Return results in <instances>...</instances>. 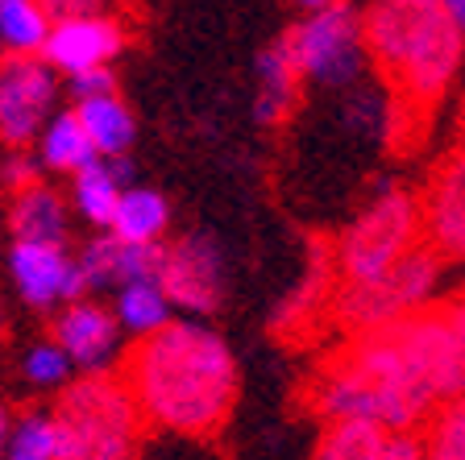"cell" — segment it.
I'll use <instances>...</instances> for the list:
<instances>
[{
    "label": "cell",
    "instance_id": "5b68a950",
    "mask_svg": "<svg viewBox=\"0 0 465 460\" xmlns=\"http://www.w3.org/2000/svg\"><path fill=\"white\" fill-rule=\"evenodd\" d=\"M420 232H424V208L416 195L403 187H382L337 237L332 250L337 282H361L382 274L403 253L416 250Z\"/></svg>",
    "mask_w": 465,
    "mask_h": 460
},
{
    "label": "cell",
    "instance_id": "603a6c76",
    "mask_svg": "<svg viewBox=\"0 0 465 460\" xmlns=\"http://www.w3.org/2000/svg\"><path fill=\"white\" fill-rule=\"evenodd\" d=\"M50 17L42 0H0V46L5 54H42L50 38Z\"/></svg>",
    "mask_w": 465,
    "mask_h": 460
},
{
    "label": "cell",
    "instance_id": "4fadbf2b",
    "mask_svg": "<svg viewBox=\"0 0 465 460\" xmlns=\"http://www.w3.org/2000/svg\"><path fill=\"white\" fill-rule=\"evenodd\" d=\"M87 290H116L137 279H158L163 269V240H125L113 229H96V237L75 253Z\"/></svg>",
    "mask_w": 465,
    "mask_h": 460
},
{
    "label": "cell",
    "instance_id": "4316f807",
    "mask_svg": "<svg viewBox=\"0 0 465 460\" xmlns=\"http://www.w3.org/2000/svg\"><path fill=\"white\" fill-rule=\"evenodd\" d=\"M0 179H5L9 191H21V187L42 179V158H34V153H25V145H17V150L5 158V166H0Z\"/></svg>",
    "mask_w": 465,
    "mask_h": 460
},
{
    "label": "cell",
    "instance_id": "d4e9b609",
    "mask_svg": "<svg viewBox=\"0 0 465 460\" xmlns=\"http://www.w3.org/2000/svg\"><path fill=\"white\" fill-rule=\"evenodd\" d=\"M21 374H25L29 386H42V390H58L75 377V361L67 357V348L58 340H38L21 357Z\"/></svg>",
    "mask_w": 465,
    "mask_h": 460
},
{
    "label": "cell",
    "instance_id": "6da1fadb",
    "mask_svg": "<svg viewBox=\"0 0 465 460\" xmlns=\"http://www.w3.org/2000/svg\"><path fill=\"white\" fill-rule=\"evenodd\" d=\"M125 382L134 386L145 423L183 440L221 436L242 390L232 348L195 316L142 336L125 357Z\"/></svg>",
    "mask_w": 465,
    "mask_h": 460
},
{
    "label": "cell",
    "instance_id": "44dd1931",
    "mask_svg": "<svg viewBox=\"0 0 465 460\" xmlns=\"http://www.w3.org/2000/svg\"><path fill=\"white\" fill-rule=\"evenodd\" d=\"M13 460H75L67 427L58 423L54 411H29L13 419V436H9V452Z\"/></svg>",
    "mask_w": 465,
    "mask_h": 460
},
{
    "label": "cell",
    "instance_id": "d6986e66",
    "mask_svg": "<svg viewBox=\"0 0 465 460\" xmlns=\"http://www.w3.org/2000/svg\"><path fill=\"white\" fill-rule=\"evenodd\" d=\"M113 311H116V319H121V328H125V336H134V340L158 332V328H166L174 319V303L158 279H137V282L116 287Z\"/></svg>",
    "mask_w": 465,
    "mask_h": 460
},
{
    "label": "cell",
    "instance_id": "e0dca14e",
    "mask_svg": "<svg viewBox=\"0 0 465 460\" xmlns=\"http://www.w3.org/2000/svg\"><path fill=\"white\" fill-rule=\"evenodd\" d=\"M75 113H79V121H84L92 145H96V153H104V158H121V153L134 150L137 116L116 92H108V96H92V100H75Z\"/></svg>",
    "mask_w": 465,
    "mask_h": 460
},
{
    "label": "cell",
    "instance_id": "836d02e7",
    "mask_svg": "<svg viewBox=\"0 0 465 460\" xmlns=\"http://www.w3.org/2000/svg\"><path fill=\"white\" fill-rule=\"evenodd\" d=\"M461 125H465V92H461Z\"/></svg>",
    "mask_w": 465,
    "mask_h": 460
},
{
    "label": "cell",
    "instance_id": "f546056e",
    "mask_svg": "<svg viewBox=\"0 0 465 460\" xmlns=\"http://www.w3.org/2000/svg\"><path fill=\"white\" fill-rule=\"evenodd\" d=\"M9 436H13V415L0 406V456L9 452Z\"/></svg>",
    "mask_w": 465,
    "mask_h": 460
},
{
    "label": "cell",
    "instance_id": "9a60e30c",
    "mask_svg": "<svg viewBox=\"0 0 465 460\" xmlns=\"http://www.w3.org/2000/svg\"><path fill=\"white\" fill-rule=\"evenodd\" d=\"M300 87H303V75L295 67V54H291L287 38L271 42L258 54V63H253V116L262 125L287 121L295 100H300Z\"/></svg>",
    "mask_w": 465,
    "mask_h": 460
},
{
    "label": "cell",
    "instance_id": "277c9868",
    "mask_svg": "<svg viewBox=\"0 0 465 460\" xmlns=\"http://www.w3.org/2000/svg\"><path fill=\"white\" fill-rule=\"evenodd\" d=\"M440 274H445V258L428 240H420L416 250L403 253L395 266H387L374 279L337 282L329 295V311L341 328L366 332V328L391 324V319L432 307L436 290H440Z\"/></svg>",
    "mask_w": 465,
    "mask_h": 460
},
{
    "label": "cell",
    "instance_id": "d6a6232c",
    "mask_svg": "<svg viewBox=\"0 0 465 460\" xmlns=\"http://www.w3.org/2000/svg\"><path fill=\"white\" fill-rule=\"evenodd\" d=\"M0 340H5V311H0Z\"/></svg>",
    "mask_w": 465,
    "mask_h": 460
},
{
    "label": "cell",
    "instance_id": "7c38bea8",
    "mask_svg": "<svg viewBox=\"0 0 465 460\" xmlns=\"http://www.w3.org/2000/svg\"><path fill=\"white\" fill-rule=\"evenodd\" d=\"M420 208H424L428 245L445 261L465 266V145H457L445 162L436 166Z\"/></svg>",
    "mask_w": 465,
    "mask_h": 460
},
{
    "label": "cell",
    "instance_id": "4dcf8cb0",
    "mask_svg": "<svg viewBox=\"0 0 465 460\" xmlns=\"http://www.w3.org/2000/svg\"><path fill=\"white\" fill-rule=\"evenodd\" d=\"M440 5H445V13L457 21V29L465 34V0H440Z\"/></svg>",
    "mask_w": 465,
    "mask_h": 460
},
{
    "label": "cell",
    "instance_id": "3957f363",
    "mask_svg": "<svg viewBox=\"0 0 465 460\" xmlns=\"http://www.w3.org/2000/svg\"><path fill=\"white\" fill-rule=\"evenodd\" d=\"M54 415L67 427L75 460H129L142 452V440L150 432L134 386L113 369L79 374L67 386H58Z\"/></svg>",
    "mask_w": 465,
    "mask_h": 460
},
{
    "label": "cell",
    "instance_id": "ba28073f",
    "mask_svg": "<svg viewBox=\"0 0 465 460\" xmlns=\"http://www.w3.org/2000/svg\"><path fill=\"white\" fill-rule=\"evenodd\" d=\"M158 282L171 295L174 311L183 316H213L224 299V258L213 237L203 232H183L179 240L163 245V269Z\"/></svg>",
    "mask_w": 465,
    "mask_h": 460
},
{
    "label": "cell",
    "instance_id": "8992f818",
    "mask_svg": "<svg viewBox=\"0 0 465 460\" xmlns=\"http://www.w3.org/2000/svg\"><path fill=\"white\" fill-rule=\"evenodd\" d=\"M282 38L295 54L303 83L316 87H353L370 63L361 9L349 0H332L324 9L303 13V21H295Z\"/></svg>",
    "mask_w": 465,
    "mask_h": 460
},
{
    "label": "cell",
    "instance_id": "83f0119b",
    "mask_svg": "<svg viewBox=\"0 0 465 460\" xmlns=\"http://www.w3.org/2000/svg\"><path fill=\"white\" fill-rule=\"evenodd\" d=\"M108 5H113V0H42V9H46L54 21L84 17V13H108Z\"/></svg>",
    "mask_w": 465,
    "mask_h": 460
},
{
    "label": "cell",
    "instance_id": "cb8c5ba5",
    "mask_svg": "<svg viewBox=\"0 0 465 460\" xmlns=\"http://www.w3.org/2000/svg\"><path fill=\"white\" fill-rule=\"evenodd\" d=\"M424 444L432 460H465V394H453L445 403H436L428 415Z\"/></svg>",
    "mask_w": 465,
    "mask_h": 460
},
{
    "label": "cell",
    "instance_id": "2e32d148",
    "mask_svg": "<svg viewBox=\"0 0 465 460\" xmlns=\"http://www.w3.org/2000/svg\"><path fill=\"white\" fill-rule=\"evenodd\" d=\"M5 224H9L13 240H58V245H67V237H71L67 200L54 187H46L42 179L9 195Z\"/></svg>",
    "mask_w": 465,
    "mask_h": 460
},
{
    "label": "cell",
    "instance_id": "30bf717a",
    "mask_svg": "<svg viewBox=\"0 0 465 460\" xmlns=\"http://www.w3.org/2000/svg\"><path fill=\"white\" fill-rule=\"evenodd\" d=\"M54 340L67 348L79 374H100V369H113L121 361L125 328H121L113 307H104L92 295H79L63 303V311L54 316Z\"/></svg>",
    "mask_w": 465,
    "mask_h": 460
},
{
    "label": "cell",
    "instance_id": "f1b7e54d",
    "mask_svg": "<svg viewBox=\"0 0 465 460\" xmlns=\"http://www.w3.org/2000/svg\"><path fill=\"white\" fill-rule=\"evenodd\" d=\"M449 324H453V332H457V340H461V348H465V295L457 299L453 307H449Z\"/></svg>",
    "mask_w": 465,
    "mask_h": 460
},
{
    "label": "cell",
    "instance_id": "52a82bcc",
    "mask_svg": "<svg viewBox=\"0 0 465 460\" xmlns=\"http://www.w3.org/2000/svg\"><path fill=\"white\" fill-rule=\"evenodd\" d=\"M54 108H58V71L46 63V54L0 58V142L9 150L34 145Z\"/></svg>",
    "mask_w": 465,
    "mask_h": 460
},
{
    "label": "cell",
    "instance_id": "7402d4cb",
    "mask_svg": "<svg viewBox=\"0 0 465 460\" xmlns=\"http://www.w3.org/2000/svg\"><path fill=\"white\" fill-rule=\"evenodd\" d=\"M391 427L374 419H324V432L316 440L320 460H382Z\"/></svg>",
    "mask_w": 465,
    "mask_h": 460
},
{
    "label": "cell",
    "instance_id": "8fae6325",
    "mask_svg": "<svg viewBox=\"0 0 465 460\" xmlns=\"http://www.w3.org/2000/svg\"><path fill=\"white\" fill-rule=\"evenodd\" d=\"M121 50H125V25L113 13H84L54 21L42 54L58 75H75L87 67H108Z\"/></svg>",
    "mask_w": 465,
    "mask_h": 460
},
{
    "label": "cell",
    "instance_id": "9c48e42d",
    "mask_svg": "<svg viewBox=\"0 0 465 460\" xmlns=\"http://www.w3.org/2000/svg\"><path fill=\"white\" fill-rule=\"evenodd\" d=\"M5 266H9L13 290L34 311H50L79 295H92L75 253L58 240H13Z\"/></svg>",
    "mask_w": 465,
    "mask_h": 460
},
{
    "label": "cell",
    "instance_id": "ac0fdd59",
    "mask_svg": "<svg viewBox=\"0 0 465 460\" xmlns=\"http://www.w3.org/2000/svg\"><path fill=\"white\" fill-rule=\"evenodd\" d=\"M38 158L46 171H58V174H75L79 166H87L96 158V145H92L75 108H54L50 113V121L38 133Z\"/></svg>",
    "mask_w": 465,
    "mask_h": 460
},
{
    "label": "cell",
    "instance_id": "e575fe53",
    "mask_svg": "<svg viewBox=\"0 0 465 460\" xmlns=\"http://www.w3.org/2000/svg\"><path fill=\"white\" fill-rule=\"evenodd\" d=\"M0 58H5V46H0Z\"/></svg>",
    "mask_w": 465,
    "mask_h": 460
},
{
    "label": "cell",
    "instance_id": "1f68e13d",
    "mask_svg": "<svg viewBox=\"0 0 465 460\" xmlns=\"http://www.w3.org/2000/svg\"><path fill=\"white\" fill-rule=\"evenodd\" d=\"M324 5H332V0H295V9L312 13V9H324Z\"/></svg>",
    "mask_w": 465,
    "mask_h": 460
},
{
    "label": "cell",
    "instance_id": "5bb4252c",
    "mask_svg": "<svg viewBox=\"0 0 465 460\" xmlns=\"http://www.w3.org/2000/svg\"><path fill=\"white\" fill-rule=\"evenodd\" d=\"M129 179H134L129 153H121V158L96 153L92 162L71 174V208H75L92 229H108V224H113V211H116V200H121V191L129 187Z\"/></svg>",
    "mask_w": 465,
    "mask_h": 460
},
{
    "label": "cell",
    "instance_id": "484cf974",
    "mask_svg": "<svg viewBox=\"0 0 465 460\" xmlns=\"http://www.w3.org/2000/svg\"><path fill=\"white\" fill-rule=\"evenodd\" d=\"M67 92H71V100H92V96H108V92H116L113 63H108V67H87V71L67 75Z\"/></svg>",
    "mask_w": 465,
    "mask_h": 460
},
{
    "label": "cell",
    "instance_id": "7a4b0ae2",
    "mask_svg": "<svg viewBox=\"0 0 465 460\" xmlns=\"http://www.w3.org/2000/svg\"><path fill=\"white\" fill-rule=\"evenodd\" d=\"M361 34L399 116L436 113L465 71V34L440 0H366Z\"/></svg>",
    "mask_w": 465,
    "mask_h": 460
},
{
    "label": "cell",
    "instance_id": "ffe728a7",
    "mask_svg": "<svg viewBox=\"0 0 465 460\" xmlns=\"http://www.w3.org/2000/svg\"><path fill=\"white\" fill-rule=\"evenodd\" d=\"M108 229L125 240H163L166 229H171V203L154 187H134L129 182L125 191H121V200H116Z\"/></svg>",
    "mask_w": 465,
    "mask_h": 460
}]
</instances>
